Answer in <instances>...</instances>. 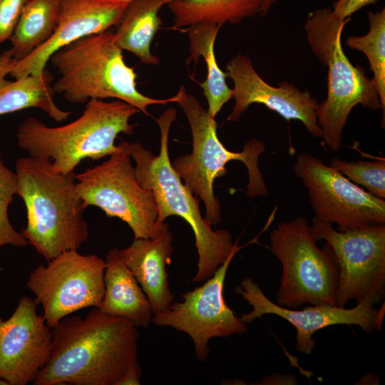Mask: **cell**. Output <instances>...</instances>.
Wrapping results in <instances>:
<instances>
[{"instance_id":"83f0119b","label":"cell","mask_w":385,"mask_h":385,"mask_svg":"<svg viewBox=\"0 0 385 385\" xmlns=\"http://www.w3.org/2000/svg\"><path fill=\"white\" fill-rule=\"evenodd\" d=\"M28 0H0V46L9 40Z\"/></svg>"},{"instance_id":"3957f363","label":"cell","mask_w":385,"mask_h":385,"mask_svg":"<svg viewBox=\"0 0 385 385\" xmlns=\"http://www.w3.org/2000/svg\"><path fill=\"white\" fill-rule=\"evenodd\" d=\"M138 111L120 100L91 99L80 117L61 126H48L33 116L26 118L17 128V145L29 156L48 159L56 171L70 174L83 160L122 152L125 141L115 145V140L120 133L133 134L135 125L129 120Z\"/></svg>"},{"instance_id":"ba28073f","label":"cell","mask_w":385,"mask_h":385,"mask_svg":"<svg viewBox=\"0 0 385 385\" xmlns=\"http://www.w3.org/2000/svg\"><path fill=\"white\" fill-rule=\"evenodd\" d=\"M76 190L85 205L96 206L109 217H118L132 230L134 239H155L169 230L158 221L152 192L138 183L125 141L122 152L76 174Z\"/></svg>"},{"instance_id":"d6986e66","label":"cell","mask_w":385,"mask_h":385,"mask_svg":"<svg viewBox=\"0 0 385 385\" xmlns=\"http://www.w3.org/2000/svg\"><path fill=\"white\" fill-rule=\"evenodd\" d=\"M105 261V290L99 309L125 318L137 327L148 328L153 317L150 303L132 272L121 260L119 250H110Z\"/></svg>"},{"instance_id":"277c9868","label":"cell","mask_w":385,"mask_h":385,"mask_svg":"<svg viewBox=\"0 0 385 385\" xmlns=\"http://www.w3.org/2000/svg\"><path fill=\"white\" fill-rule=\"evenodd\" d=\"M177 111L170 108L157 119L160 130L158 155H153L139 143H129L130 157L135 163L136 178L140 185L149 190L158 208V221L167 217H182L191 227L198 254L197 272L192 281L202 282L210 277L237 246L232 235L225 229L213 230L200 212L197 198L173 169L168 153L171 125Z\"/></svg>"},{"instance_id":"5bb4252c","label":"cell","mask_w":385,"mask_h":385,"mask_svg":"<svg viewBox=\"0 0 385 385\" xmlns=\"http://www.w3.org/2000/svg\"><path fill=\"white\" fill-rule=\"evenodd\" d=\"M235 292L240 294L252 307L247 314H242L240 319L250 324L265 314H274L289 322L296 329L295 349L309 355L315 348L314 334L330 326L338 324L356 325L369 334L380 330L384 308L377 309L361 304L351 308L330 305H312L302 309H290L279 306L265 294L257 283L246 277Z\"/></svg>"},{"instance_id":"f546056e","label":"cell","mask_w":385,"mask_h":385,"mask_svg":"<svg viewBox=\"0 0 385 385\" xmlns=\"http://www.w3.org/2000/svg\"><path fill=\"white\" fill-rule=\"evenodd\" d=\"M141 375V368L136 359L128 366L116 385H139Z\"/></svg>"},{"instance_id":"8fae6325","label":"cell","mask_w":385,"mask_h":385,"mask_svg":"<svg viewBox=\"0 0 385 385\" xmlns=\"http://www.w3.org/2000/svg\"><path fill=\"white\" fill-rule=\"evenodd\" d=\"M294 172L307 189L314 216L339 231L385 225V200L307 153L296 158Z\"/></svg>"},{"instance_id":"5b68a950","label":"cell","mask_w":385,"mask_h":385,"mask_svg":"<svg viewBox=\"0 0 385 385\" xmlns=\"http://www.w3.org/2000/svg\"><path fill=\"white\" fill-rule=\"evenodd\" d=\"M49 61L59 74L53 83V91L70 103L115 98L150 115L149 106L176 102V95L157 99L138 91L137 75L125 63L112 29L71 43L56 51Z\"/></svg>"},{"instance_id":"8992f818","label":"cell","mask_w":385,"mask_h":385,"mask_svg":"<svg viewBox=\"0 0 385 385\" xmlns=\"http://www.w3.org/2000/svg\"><path fill=\"white\" fill-rule=\"evenodd\" d=\"M176 102L185 113L192 133V151L178 156L171 163L189 189L199 197L205 206V219L212 225L222 221L220 201L215 195V180L225 175V165L239 160L246 166L249 181L246 194L250 197L265 196L268 188L258 166L260 155L265 150V143L258 139L248 140L241 152L227 150L219 140L217 122L198 100L186 93L181 86L175 94Z\"/></svg>"},{"instance_id":"ffe728a7","label":"cell","mask_w":385,"mask_h":385,"mask_svg":"<svg viewBox=\"0 0 385 385\" xmlns=\"http://www.w3.org/2000/svg\"><path fill=\"white\" fill-rule=\"evenodd\" d=\"M173 0H130L115 30L117 46L133 53L146 65L159 63L150 44L162 24L159 11Z\"/></svg>"},{"instance_id":"7402d4cb","label":"cell","mask_w":385,"mask_h":385,"mask_svg":"<svg viewBox=\"0 0 385 385\" xmlns=\"http://www.w3.org/2000/svg\"><path fill=\"white\" fill-rule=\"evenodd\" d=\"M265 0H173L167 6L173 16V29L207 24L222 27L237 24L260 14Z\"/></svg>"},{"instance_id":"d6a6232c","label":"cell","mask_w":385,"mask_h":385,"mask_svg":"<svg viewBox=\"0 0 385 385\" xmlns=\"http://www.w3.org/2000/svg\"><path fill=\"white\" fill-rule=\"evenodd\" d=\"M276 1L277 0H265L262 5L260 14L265 15L269 11L273 4L276 2Z\"/></svg>"},{"instance_id":"9c48e42d","label":"cell","mask_w":385,"mask_h":385,"mask_svg":"<svg viewBox=\"0 0 385 385\" xmlns=\"http://www.w3.org/2000/svg\"><path fill=\"white\" fill-rule=\"evenodd\" d=\"M310 228L314 241L325 240L337 260L336 306L345 307L352 299L371 307L381 302L385 296V225L339 231L314 216Z\"/></svg>"},{"instance_id":"2e32d148","label":"cell","mask_w":385,"mask_h":385,"mask_svg":"<svg viewBox=\"0 0 385 385\" xmlns=\"http://www.w3.org/2000/svg\"><path fill=\"white\" fill-rule=\"evenodd\" d=\"M225 73L233 81L235 99L227 120L238 121L251 104L261 103L287 120H300L312 136L322 138L317 123L319 103L309 91H300L287 81L277 87L270 86L255 71L250 58L240 53L227 63Z\"/></svg>"},{"instance_id":"1f68e13d","label":"cell","mask_w":385,"mask_h":385,"mask_svg":"<svg viewBox=\"0 0 385 385\" xmlns=\"http://www.w3.org/2000/svg\"><path fill=\"white\" fill-rule=\"evenodd\" d=\"M16 63L17 61L14 58L11 49L6 50L0 54V79L10 74Z\"/></svg>"},{"instance_id":"7c38bea8","label":"cell","mask_w":385,"mask_h":385,"mask_svg":"<svg viewBox=\"0 0 385 385\" xmlns=\"http://www.w3.org/2000/svg\"><path fill=\"white\" fill-rule=\"evenodd\" d=\"M240 248L237 246L203 284L183 294L182 302H173L164 312L153 317L155 325L170 327L188 334L200 361L208 357V343L212 338L242 334L247 330V324L227 306L223 294L227 272Z\"/></svg>"},{"instance_id":"ac0fdd59","label":"cell","mask_w":385,"mask_h":385,"mask_svg":"<svg viewBox=\"0 0 385 385\" xmlns=\"http://www.w3.org/2000/svg\"><path fill=\"white\" fill-rule=\"evenodd\" d=\"M170 230L155 239H134L119 255L132 272L148 297L153 315L167 309L174 302L166 266L173 252Z\"/></svg>"},{"instance_id":"52a82bcc","label":"cell","mask_w":385,"mask_h":385,"mask_svg":"<svg viewBox=\"0 0 385 385\" xmlns=\"http://www.w3.org/2000/svg\"><path fill=\"white\" fill-rule=\"evenodd\" d=\"M270 241V249L282 267L277 304L290 309L304 304L336 306L337 260L327 242L317 247L305 218L278 224Z\"/></svg>"},{"instance_id":"30bf717a","label":"cell","mask_w":385,"mask_h":385,"mask_svg":"<svg viewBox=\"0 0 385 385\" xmlns=\"http://www.w3.org/2000/svg\"><path fill=\"white\" fill-rule=\"evenodd\" d=\"M105 268L106 261L98 256L71 250L32 271L26 287L51 328L76 311L101 307Z\"/></svg>"},{"instance_id":"e0dca14e","label":"cell","mask_w":385,"mask_h":385,"mask_svg":"<svg viewBox=\"0 0 385 385\" xmlns=\"http://www.w3.org/2000/svg\"><path fill=\"white\" fill-rule=\"evenodd\" d=\"M130 0H61L58 26L53 36L26 58L17 61L10 73L14 78L43 72L58 49L85 36L119 24Z\"/></svg>"},{"instance_id":"603a6c76","label":"cell","mask_w":385,"mask_h":385,"mask_svg":"<svg viewBox=\"0 0 385 385\" xmlns=\"http://www.w3.org/2000/svg\"><path fill=\"white\" fill-rule=\"evenodd\" d=\"M220 27L212 24H198L187 27L190 57L187 63L197 62L200 56L207 66V78L199 83L208 104L207 113L213 118L225 103L232 98V89L227 85V74L218 66L214 45Z\"/></svg>"},{"instance_id":"4dcf8cb0","label":"cell","mask_w":385,"mask_h":385,"mask_svg":"<svg viewBox=\"0 0 385 385\" xmlns=\"http://www.w3.org/2000/svg\"><path fill=\"white\" fill-rule=\"evenodd\" d=\"M260 382L257 384L267 385L297 384L298 380L294 375L273 374L263 377Z\"/></svg>"},{"instance_id":"9a60e30c","label":"cell","mask_w":385,"mask_h":385,"mask_svg":"<svg viewBox=\"0 0 385 385\" xmlns=\"http://www.w3.org/2000/svg\"><path fill=\"white\" fill-rule=\"evenodd\" d=\"M34 299L22 297L11 317H0V384L34 383L51 351V328Z\"/></svg>"},{"instance_id":"44dd1931","label":"cell","mask_w":385,"mask_h":385,"mask_svg":"<svg viewBox=\"0 0 385 385\" xmlns=\"http://www.w3.org/2000/svg\"><path fill=\"white\" fill-rule=\"evenodd\" d=\"M53 76L45 68L38 75L29 74L14 81L0 79V115L29 108L42 110L56 122H62L72 114L55 103Z\"/></svg>"},{"instance_id":"f1b7e54d","label":"cell","mask_w":385,"mask_h":385,"mask_svg":"<svg viewBox=\"0 0 385 385\" xmlns=\"http://www.w3.org/2000/svg\"><path fill=\"white\" fill-rule=\"evenodd\" d=\"M379 0H337L333 4V12L340 19H346L364 6L375 4Z\"/></svg>"},{"instance_id":"7a4b0ae2","label":"cell","mask_w":385,"mask_h":385,"mask_svg":"<svg viewBox=\"0 0 385 385\" xmlns=\"http://www.w3.org/2000/svg\"><path fill=\"white\" fill-rule=\"evenodd\" d=\"M16 195L26 210L22 231L29 245L47 262L78 250L88 238L87 208L76 190V173L56 171L51 160L31 156L16 160Z\"/></svg>"},{"instance_id":"d4e9b609","label":"cell","mask_w":385,"mask_h":385,"mask_svg":"<svg viewBox=\"0 0 385 385\" xmlns=\"http://www.w3.org/2000/svg\"><path fill=\"white\" fill-rule=\"evenodd\" d=\"M369 31L364 36H351L345 44L351 49L363 52L372 71L374 84L383 110V125L385 113V9L368 13Z\"/></svg>"},{"instance_id":"484cf974","label":"cell","mask_w":385,"mask_h":385,"mask_svg":"<svg viewBox=\"0 0 385 385\" xmlns=\"http://www.w3.org/2000/svg\"><path fill=\"white\" fill-rule=\"evenodd\" d=\"M329 166L354 183L361 185L371 195L385 198V159L375 161L347 162L333 158Z\"/></svg>"},{"instance_id":"6da1fadb","label":"cell","mask_w":385,"mask_h":385,"mask_svg":"<svg viewBox=\"0 0 385 385\" xmlns=\"http://www.w3.org/2000/svg\"><path fill=\"white\" fill-rule=\"evenodd\" d=\"M51 333L50 357L34 385H116L138 359V327L98 308L66 317Z\"/></svg>"},{"instance_id":"cb8c5ba5","label":"cell","mask_w":385,"mask_h":385,"mask_svg":"<svg viewBox=\"0 0 385 385\" xmlns=\"http://www.w3.org/2000/svg\"><path fill=\"white\" fill-rule=\"evenodd\" d=\"M61 0H28L10 38L14 58L19 61L46 43L58 26Z\"/></svg>"},{"instance_id":"4fadbf2b","label":"cell","mask_w":385,"mask_h":385,"mask_svg":"<svg viewBox=\"0 0 385 385\" xmlns=\"http://www.w3.org/2000/svg\"><path fill=\"white\" fill-rule=\"evenodd\" d=\"M342 33L317 57L328 67L327 96L319 103L317 123L322 132V145L339 149L342 132L354 107L360 104L373 111L381 108L372 78L359 65L354 66L342 46Z\"/></svg>"},{"instance_id":"4316f807","label":"cell","mask_w":385,"mask_h":385,"mask_svg":"<svg viewBox=\"0 0 385 385\" xmlns=\"http://www.w3.org/2000/svg\"><path fill=\"white\" fill-rule=\"evenodd\" d=\"M16 191V173L5 165L0 154V248L4 245L20 247L29 245L22 233L14 229L9 218V207Z\"/></svg>"}]
</instances>
